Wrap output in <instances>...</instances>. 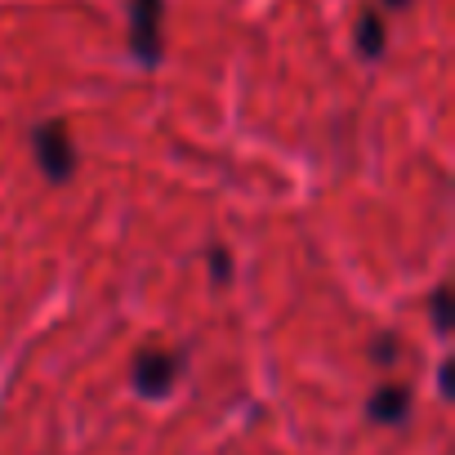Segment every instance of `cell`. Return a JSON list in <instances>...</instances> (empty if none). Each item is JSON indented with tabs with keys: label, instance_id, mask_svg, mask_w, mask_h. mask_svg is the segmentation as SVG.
I'll use <instances>...</instances> for the list:
<instances>
[{
	"label": "cell",
	"instance_id": "cell-6",
	"mask_svg": "<svg viewBox=\"0 0 455 455\" xmlns=\"http://www.w3.org/2000/svg\"><path fill=\"white\" fill-rule=\"evenodd\" d=\"M433 326L446 335L451 331V286H437L433 291Z\"/></svg>",
	"mask_w": 455,
	"mask_h": 455
},
{
	"label": "cell",
	"instance_id": "cell-5",
	"mask_svg": "<svg viewBox=\"0 0 455 455\" xmlns=\"http://www.w3.org/2000/svg\"><path fill=\"white\" fill-rule=\"evenodd\" d=\"M353 41H357V50H362V59H384V50H388V36H384V19L375 14V10H362L357 14V32H353Z\"/></svg>",
	"mask_w": 455,
	"mask_h": 455
},
{
	"label": "cell",
	"instance_id": "cell-3",
	"mask_svg": "<svg viewBox=\"0 0 455 455\" xmlns=\"http://www.w3.org/2000/svg\"><path fill=\"white\" fill-rule=\"evenodd\" d=\"M179 371H183V357H179V353H170V348H148V353L134 357L130 379H134V388H139L143 397L156 402V397H165V393L174 388Z\"/></svg>",
	"mask_w": 455,
	"mask_h": 455
},
{
	"label": "cell",
	"instance_id": "cell-4",
	"mask_svg": "<svg viewBox=\"0 0 455 455\" xmlns=\"http://www.w3.org/2000/svg\"><path fill=\"white\" fill-rule=\"evenodd\" d=\"M366 411H371L375 424H402L411 415V388L406 384H384V388L371 393V406Z\"/></svg>",
	"mask_w": 455,
	"mask_h": 455
},
{
	"label": "cell",
	"instance_id": "cell-8",
	"mask_svg": "<svg viewBox=\"0 0 455 455\" xmlns=\"http://www.w3.org/2000/svg\"><path fill=\"white\" fill-rule=\"evenodd\" d=\"M371 357H375V362H384V366H388V362H393V357H397V339H393V335H379V339H375V344H371Z\"/></svg>",
	"mask_w": 455,
	"mask_h": 455
},
{
	"label": "cell",
	"instance_id": "cell-9",
	"mask_svg": "<svg viewBox=\"0 0 455 455\" xmlns=\"http://www.w3.org/2000/svg\"><path fill=\"white\" fill-rule=\"evenodd\" d=\"M384 5H388V10H402V5H406V0H384Z\"/></svg>",
	"mask_w": 455,
	"mask_h": 455
},
{
	"label": "cell",
	"instance_id": "cell-2",
	"mask_svg": "<svg viewBox=\"0 0 455 455\" xmlns=\"http://www.w3.org/2000/svg\"><path fill=\"white\" fill-rule=\"evenodd\" d=\"M32 148H36V161H41V170H45L50 183H68V179H72V170H76V152H72V139H68V125H63V121H45V125H36Z\"/></svg>",
	"mask_w": 455,
	"mask_h": 455
},
{
	"label": "cell",
	"instance_id": "cell-1",
	"mask_svg": "<svg viewBox=\"0 0 455 455\" xmlns=\"http://www.w3.org/2000/svg\"><path fill=\"white\" fill-rule=\"evenodd\" d=\"M161 14H165V0H134L130 5V50L143 68H156L161 54H165Z\"/></svg>",
	"mask_w": 455,
	"mask_h": 455
},
{
	"label": "cell",
	"instance_id": "cell-7",
	"mask_svg": "<svg viewBox=\"0 0 455 455\" xmlns=\"http://www.w3.org/2000/svg\"><path fill=\"white\" fill-rule=\"evenodd\" d=\"M210 277H214V286H228V277H233V259H228V251H210Z\"/></svg>",
	"mask_w": 455,
	"mask_h": 455
}]
</instances>
